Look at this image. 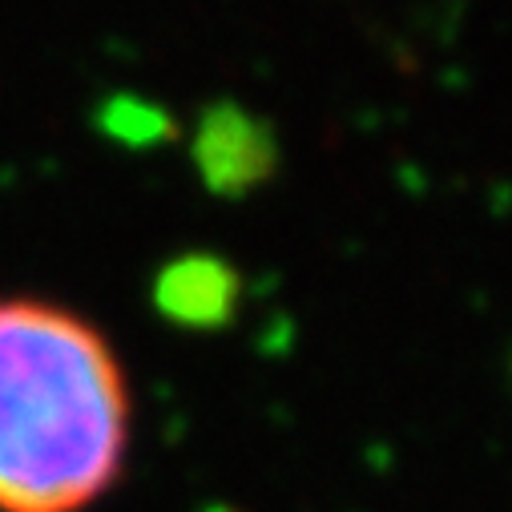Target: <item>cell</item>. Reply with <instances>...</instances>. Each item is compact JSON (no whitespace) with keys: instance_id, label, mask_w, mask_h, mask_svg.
<instances>
[{"instance_id":"obj_1","label":"cell","mask_w":512,"mask_h":512,"mask_svg":"<svg viewBox=\"0 0 512 512\" xmlns=\"http://www.w3.org/2000/svg\"><path fill=\"white\" fill-rule=\"evenodd\" d=\"M130 444L134 392L109 335L57 299H0V512H89Z\"/></svg>"}]
</instances>
